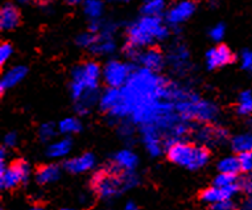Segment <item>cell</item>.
Returning <instances> with one entry per match:
<instances>
[{
  "label": "cell",
  "mask_w": 252,
  "mask_h": 210,
  "mask_svg": "<svg viewBox=\"0 0 252 210\" xmlns=\"http://www.w3.org/2000/svg\"><path fill=\"white\" fill-rule=\"evenodd\" d=\"M173 102L176 111L182 120H197L210 123L218 118L219 110L214 103L199 98L194 93L174 86Z\"/></svg>",
  "instance_id": "6da1fadb"
},
{
  "label": "cell",
  "mask_w": 252,
  "mask_h": 210,
  "mask_svg": "<svg viewBox=\"0 0 252 210\" xmlns=\"http://www.w3.org/2000/svg\"><path fill=\"white\" fill-rule=\"evenodd\" d=\"M139 184V177L135 172H120L118 169L108 168L100 171L93 177L91 185L102 198H112L123 192L132 189Z\"/></svg>",
  "instance_id": "7a4b0ae2"
},
{
  "label": "cell",
  "mask_w": 252,
  "mask_h": 210,
  "mask_svg": "<svg viewBox=\"0 0 252 210\" xmlns=\"http://www.w3.org/2000/svg\"><path fill=\"white\" fill-rule=\"evenodd\" d=\"M102 69L94 61H87L71 70L70 94L75 102L89 94L98 93Z\"/></svg>",
  "instance_id": "3957f363"
},
{
  "label": "cell",
  "mask_w": 252,
  "mask_h": 210,
  "mask_svg": "<svg viewBox=\"0 0 252 210\" xmlns=\"http://www.w3.org/2000/svg\"><path fill=\"white\" fill-rule=\"evenodd\" d=\"M168 28L158 16H144L128 29L129 44L136 48L151 45L153 41H162L168 37Z\"/></svg>",
  "instance_id": "277c9868"
},
{
  "label": "cell",
  "mask_w": 252,
  "mask_h": 210,
  "mask_svg": "<svg viewBox=\"0 0 252 210\" xmlns=\"http://www.w3.org/2000/svg\"><path fill=\"white\" fill-rule=\"evenodd\" d=\"M168 157L172 163L182 168L195 171L205 167L210 159L209 151L203 145L178 141L168 148Z\"/></svg>",
  "instance_id": "5b68a950"
},
{
  "label": "cell",
  "mask_w": 252,
  "mask_h": 210,
  "mask_svg": "<svg viewBox=\"0 0 252 210\" xmlns=\"http://www.w3.org/2000/svg\"><path fill=\"white\" fill-rule=\"evenodd\" d=\"M132 68L128 64H124L118 60H112L106 64L103 69V78L110 87L122 89L128 82L129 77L132 74Z\"/></svg>",
  "instance_id": "8992f818"
},
{
  "label": "cell",
  "mask_w": 252,
  "mask_h": 210,
  "mask_svg": "<svg viewBox=\"0 0 252 210\" xmlns=\"http://www.w3.org/2000/svg\"><path fill=\"white\" fill-rule=\"evenodd\" d=\"M31 168L25 161H15L7 167L4 173L0 175V186L1 189H13L24 184L29 177Z\"/></svg>",
  "instance_id": "52a82bcc"
},
{
  "label": "cell",
  "mask_w": 252,
  "mask_h": 210,
  "mask_svg": "<svg viewBox=\"0 0 252 210\" xmlns=\"http://www.w3.org/2000/svg\"><path fill=\"white\" fill-rule=\"evenodd\" d=\"M140 132L147 152L153 157L160 156L162 151H164V147H165V143H164L165 139H164L162 132L156 126H152V124L141 126Z\"/></svg>",
  "instance_id": "ba28073f"
},
{
  "label": "cell",
  "mask_w": 252,
  "mask_h": 210,
  "mask_svg": "<svg viewBox=\"0 0 252 210\" xmlns=\"http://www.w3.org/2000/svg\"><path fill=\"white\" fill-rule=\"evenodd\" d=\"M195 139L201 145H222L228 139V131L217 126H202L194 132Z\"/></svg>",
  "instance_id": "9c48e42d"
},
{
  "label": "cell",
  "mask_w": 252,
  "mask_h": 210,
  "mask_svg": "<svg viewBox=\"0 0 252 210\" xmlns=\"http://www.w3.org/2000/svg\"><path fill=\"white\" fill-rule=\"evenodd\" d=\"M240 189V184H232V185L223 186V188H218V186H211L207 188L201 193V200L206 204L214 205L220 201H226V200H232L235 197Z\"/></svg>",
  "instance_id": "30bf717a"
},
{
  "label": "cell",
  "mask_w": 252,
  "mask_h": 210,
  "mask_svg": "<svg viewBox=\"0 0 252 210\" xmlns=\"http://www.w3.org/2000/svg\"><path fill=\"white\" fill-rule=\"evenodd\" d=\"M234 61V53L226 45L211 48L206 53V65L209 69H218Z\"/></svg>",
  "instance_id": "8fae6325"
},
{
  "label": "cell",
  "mask_w": 252,
  "mask_h": 210,
  "mask_svg": "<svg viewBox=\"0 0 252 210\" xmlns=\"http://www.w3.org/2000/svg\"><path fill=\"white\" fill-rule=\"evenodd\" d=\"M194 12V1H191V0H184V1H180L178 4H176L173 8L170 9L169 12H168L166 19H168V23H170V24L177 25L186 21L188 19H190Z\"/></svg>",
  "instance_id": "7c38bea8"
},
{
  "label": "cell",
  "mask_w": 252,
  "mask_h": 210,
  "mask_svg": "<svg viewBox=\"0 0 252 210\" xmlns=\"http://www.w3.org/2000/svg\"><path fill=\"white\" fill-rule=\"evenodd\" d=\"M137 163V155L131 149H122L112 157V168L118 169L120 172H135Z\"/></svg>",
  "instance_id": "4fadbf2b"
},
{
  "label": "cell",
  "mask_w": 252,
  "mask_h": 210,
  "mask_svg": "<svg viewBox=\"0 0 252 210\" xmlns=\"http://www.w3.org/2000/svg\"><path fill=\"white\" fill-rule=\"evenodd\" d=\"M95 165V156L93 153H82L79 156L65 161V169L70 173L89 172Z\"/></svg>",
  "instance_id": "5bb4252c"
},
{
  "label": "cell",
  "mask_w": 252,
  "mask_h": 210,
  "mask_svg": "<svg viewBox=\"0 0 252 210\" xmlns=\"http://www.w3.org/2000/svg\"><path fill=\"white\" fill-rule=\"evenodd\" d=\"M139 61H140L141 65L144 66V69L153 71V73L160 71L165 65V58H164L162 53L158 49H155V48L147 49L145 52L140 53Z\"/></svg>",
  "instance_id": "9a60e30c"
},
{
  "label": "cell",
  "mask_w": 252,
  "mask_h": 210,
  "mask_svg": "<svg viewBox=\"0 0 252 210\" xmlns=\"http://www.w3.org/2000/svg\"><path fill=\"white\" fill-rule=\"evenodd\" d=\"M20 24V12L16 5L12 3H7L3 5L0 11V28L4 31H11L15 29Z\"/></svg>",
  "instance_id": "2e32d148"
},
{
  "label": "cell",
  "mask_w": 252,
  "mask_h": 210,
  "mask_svg": "<svg viewBox=\"0 0 252 210\" xmlns=\"http://www.w3.org/2000/svg\"><path fill=\"white\" fill-rule=\"evenodd\" d=\"M27 71H28L27 68L23 65H16L7 70L1 81H0V91L4 93L5 90H8L11 87H15L16 85H19L25 78Z\"/></svg>",
  "instance_id": "e0dca14e"
},
{
  "label": "cell",
  "mask_w": 252,
  "mask_h": 210,
  "mask_svg": "<svg viewBox=\"0 0 252 210\" xmlns=\"http://www.w3.org/2000/svg\"><path fill=\"white\" fill-rule=\"evenodd\" d=\"M90 50L94 54H110L115 50V42L112 40V29L106 28L98 35V40Z\"/></svg>",
  "instance_id": "ac0fdd59"
},
{
  "label": "cell",
  "mask_w": 252,
  "mask_h": 210,
  "mask_svg": "<svg viewBox=\"0 0 252 210\" xmlns=\"http://www.w3.org/2000/svg\"><path fill=\"white\" fill-rule=\"evenodd\" d=\"M168 61L174 70L182 71L184 69H186L188 62H189V52L181 44L172 46L169 54H168Z\"/></svg>",
  "instance_id": "d6986e66"
},
{
  "label": "cell",
  "mask_w": 252,
  "mask_h": 210,
  "mask_svg": "<svg viewBox=\"0 0 252 210\" xmlns=\"http://www.w3.org/2000/svg\"><path fill=\"white\" fill-rule=\"evenodd\" d=\"M71 148H73V141L70 138H62L48 145L46 156L50 159H62L71 152Z\"/></svg>",
  "instance_id": "ffe728a7"
},
{
  "label": "cell",
  "mask_w": 252,
  "mask_h": 210,
  "mask_svg": "<svg viewBox=\"0 0 252 210\" xmlns=\"http://www.w3.org/2000/svg\"><path fill=\"white\" fill-rule=\"evenodd\" d=\"M61 176V168L57 164H46L42 165L37 169L36 172V181L40 185H46V184H52L56 182Z\"/></svg>",
  "instance_id": "44dd1931"
},
{
  "label": "cell",
  "mask_w": 252,
  "mask_h": 210,
  "mask_svg": "<svg viewBox=\"0 0 252 210\" xmlns=\"http://www.w3.org/2000/svg\"><path fill=\"white\" fill-rule=\"evenodd\" d=\"M120 99V89L108 87L107 90L103 91V94L99 98L100 108L106 112H111L114 110Z\"/></svg>",
  "instance_id": "7402d4cb"
},
{
  "label": "cell",
  "mask_w": 252,
  "mask_h": 210,
  "mask_svg": "<svg viewBox=\"0 0 252 210\" xmlns=\"http://www.w3.org/2000/svg\"><path fill=\"white\" fill-rule=\"evenodd\" d=\"M232 149L238 153L252 152V132H243L232 138Z\"/></svg>",
  "instance_id": "603a6c76"
},
{
  "label": "cell",
  "mask_w": 252,
  "mask_h": 210,
  "mask_svg": "<svg viewBox=\"0 0 252 210\" xmlns=\"http://www.w3.org/2000/svg\"><path fill=\"white\" fill-rule=\"evenodd\" d=\"M57 130L58 132H61V134L66 136L74 135V134H78L82 130V122L75 116H69V118H65L58 123Z\"/></svg>",
  "instance_id": "cb8c5ba5"
},
{
  "label": "cell",
  "mask_w": 252,
  "mask_h": 210,
  "mask_svg": "<svg viewBox=\"0 0 252 210\" xmlns=\"http://www.w3.org/2000/svg\"><path fill=\"white\" fill-rule=\"evenodd\" d=\"M219 173H227V175H235L240 172V165L238 156H226L220 159L217 164Z\"/></svg>",
  "instance_id": "d4e9b609"
},
{
  "label": "cell",
  "mask_w": 252,
  "mask_h": 210,
  "mask_svg": "<svg viewBox=\"0 0 252 210\" xmlns=\"http://www.w3.org/2000/svg\"><path fill=\"white\" fill-rule=\"evenodd\" d=\"M236 111L240 115H250L252 114V91L244 90L238 97V106Z\"/></svg>",
  "instance_id": "484cf974"
},
{
  "label": "cell",
  "mask_w": 252,
  "mask_h": 210,
  "mask_svg": "<svg viewBox=\"0 0 252 210\" xmlns=\"http://www.w3.org/2000/svg\"><path fill=\"white\" fill-rule=\"evenodd\" d=\"M83 11L91 20H98L103 13V3L100 0H86L83 5Z\"/></svg>",
  "instance_id": "4316f807"
},
{
  "label": "cell",
  "mask_w": 252,
  "mask_h": 210,
  "mask_svg": "<svg viewBox=\"0 0 252 210\" xmlns=\"http://www.w3.org/2000/svg\"><path fill=\"white\" fill-rule=\"evenodd\" d=\"M165 8V0H147L143 5L145 16H158Z\"/></svg>",
  "instance_id": "83f0119b"
},
{
  "label": "cell",
  "mask_w": 252,
  "mask_h": 210,
  "mask_svg": "<svg viewBox=\"0 0 252 210\" xmlns=\"http://www.w3.org/2000/svg\"><path fill=\"white\" fill-rule=\"evenodd\" d=\"M57 131L58 130L56 128V126H54L53 123L41 124L40 128H38V136H40V140L48 143V141H50V140L53 139L54 136H56Z\"/></svg>",
  "instance_id": "f1b7e54d"
},
{
  "label": "cell",
  "mask_w": 252,
  "mask_h": 210,
  "mask_svg": "<svg viewBox=\"0 0 252 210\" xmlns=\"http://www.w3.org/2000/svg\"><path fill=\"white\" fill-rule=\"evenodd\" d=\"M96 40H98V35H95V33H82V35H79L78 38H77V44H78L79 46H82V48H89V49H90L91 46L95 44Z\"/></svg>",
  "instance_id": "f546056e"
},
{
  "label": "cell",
  "mask_w": 252,
  "mask_h": 210,
  "mask_svg": "<svg viewBox=\"0 0 252 210\" xmlns=\"http://www.w3.org/2000/svg\"><path fill=\"white\" fill-rule=\"evenodd\" d=\"M236 184V176L235 175H227V173H219L218 176L214 180V186L218 188H223V186L232 185Z\"/></svg>",
  "instance_id": "4dcf8cb0"
},
{
  "label": "cell",
  "mask_w": 252,
  "mask_h": 210,
  "mask_svg": "<svg viewBox=\"0 0 252 210\" xmlns=\"http://www.w3.org/2000/svg\"><path fill=\"white\" fill-rule=\"evenodd\" d=\"M240 171L246 173L252 172V152H243L238 155Z\"/></svg>",
  "instance_id": "1f68e13d"
},
{
  "label": "cell",
  "mask_w": 252,
  "mask_h": 210,
  "mask_svg": "<svg viewBox=\"0 0 252 210\" xmlns=\"http://www.w3.org/2000/svg\"><path fill=\"white\" fill-rule=\"evenodd\" d=\"M240 66L242 69L252 73V50L244 49L240 54Z\"/></svg>",
  "instance_id": "d6a6232c"
},
{
  "label": "cell",
  "mask_w": 252,
  "mask_h": 210,
  "mask_svg": "<svg viewBox=\"0 0 252 210\" xmlns=\"http://www.w3.org/2000/svg\"><path fill=\"white\" fill-rule=\"evenodd\" d=\"M224 33H226V27H224V24L219 23V24L214 25V27L210 29L211 40H214V41L219 42L220 40H223Z\"/></svg>",
  "instance_id": "836d02e7"
},
{
  "label": "cell",
  "mask_w": 252,
  "mask_h": 210,
  "mask_svg": "<svg viewBox=\"0 0 252 210\" xmlns=\"http://www.w3.org/2000/svg\"><path fill=\"white\" fill-rule=\"evenodd\" d=\"M13 53V48L11 44L8 42H3L1 45H0V64L1 65H4L5 62L8 61L11 56Z\"/></svg>",
  "instance_id": "e575fe53"
},
{
  "label": "cell",
  "mask_w": 252,
  "mask_h": 210,
  "mask_svg": "<svg viewBox=\"0 0 252 210\" xmlns=\"http://www.w3.org/2000/svg\"><path fill=\"white\" fill-rule=\"evenodd\" d=\"M211 210H235V204L232 200H226L211 205Z\"/></svg>",
  "instance_id": "d590c367"
},
{
  "label": "cell",
  "mask_w": 252,
  "mask_h": 210,
  "mask_svg": "<svg viewBox=\"0 0 252 210\" xmlns=\"http://www.w3.org/2000/svg\"><path fill=\"white\" fill-rule=\"evenodd\" d=\"M240 188H242L248 196H252V172L247 173V176L240 181Z\"/></svg>",
  "instance_id": "8d00e7d4"
},
{
  "label": "cell",
  "mask_w": 252,
  "mask_h": 210,
  "mask_svg": "<svg viewBox=\"0 0 252 210\" xmlns=\"http://www.w3.org/2000/svg\"><path fill=\"white\" fill-rule=\"evenodd\" d=\"M17 140H19V138H17L16 132H8L4 136V147L5 148H13V147H16Z\"/></svg>",
  "instance_id": "74e56055"
},
{
  "label": "cell",
  "mask_w": 252,
  "mask_h": 210,
  "mask_svg": "<svg viewBox=\"0 0 252 210\" xmlns=\"http://www.w3.org/2000/svg\"><path fill=\"white\" fill-rule=\"evenodd\" d=\"M119 134L124 139H129L133 135V127L129 123H122L119 127Z\"/></svg>",
  "instance_id": "f35d334b"
},
{
  "label": "cell",
  "mask_w": 252,
  "mask_h": 210,
  "mask_svg": "<svg viewBox=\"0 0 252 210\" xmlns=\"http://www.w3.org/2000/svg\"><path fill=\"white\" fill-rule=\"evenodd\" d=\"M240 210H252V196H248L247 200L240 206Z\"/></svg>",
  "instance_id": "ab89813d"
},
{
  "label": "cell",
  "mask_w": 252,
  "mask_h": 210,
  "mask_svg": "<svg viewBox=\"0 0 252 210\" xmlns=\"http://www.w3.org/2000/svg\"><path fill=\"white\" fill-rule=\"evenodd\" d=\"M123 210H139V208H137V205L133 201H128L124 205Z\"/></svg>",
  "instance_id": "60d3db41"
},
{
  "label": "cell",
  "mask_w": 252,
  "mask_h": 210,
  "mask_svg": "<svg viewBox=\"0 0 252 210\" xmlns=\"http://www.w3.org/2000/svg\"><path fill=\"white\" fill-rule=\"evenodd\" d=\"M7 159V148L3 147V148H0V161H5Z\"/></svg>",
  "instance_id": "b9f144b4"
},
{
  "label": "cell",
  "mask_w": 252,
  "mask_h": 210,
  "mask_svg": "<svg viewBox=\"0 0 252 210\" xmlns=\"http://www.w3.org/2000/svg\"><path fill=\"white\" fill-rule=\"evenodd\" d=\"M65 1H66L67 4L77 5V4H81V3H82L83 0H65Z\"/></svg>",
  "instance_id": "7bdbcfd3"
},
{
  "label": "cell",
  "mask_w": 252,
  "mask_h": 210,
  "mask_svg": "<svg viewBox=\"0 0 252 210\" xmlns=\"http://www.w3.org/2000/svg\"><path fill=\"white\" fill-rule=\"evenodd\" d=\"M17 1H19V3H21V4H28L31 0H17Z\"/></svg>",
  "instance_id": "ee69618b"
},
{
  "label": "cell",
  "mask_w": 252,
  "mask_h": 210,
  "mask_svg": "<svg viewBox=\"0 0 252 210\" xmlns=\"http://www.w3.org/2000/svg\"><path fill=\"white\" fill-rule=\"evenodd\" d=\"M29 210H44L42 208H40V206H33V208H31Z\"/></svg>",
  "instance_id": "f6af8a7d"
},
{
  "label": "cell",
  "mask_w": 252,
  "mask_h": 210,
  "mask_svg": "<svg viewBox=\"0 0 252 210\" xmlns=\"http://www.w3.org/2000/svg\"><path fill=\"white\" fill-rule=\"evenodd\" d=\"M38 3H41V4H46V3H49V0H38Z\"/></svg>",
  "instance_id": "bcb514c9"
},
{
  "label": "cell",
  "mask_w": 252,
  "mask_h": 210,
  "mask_svg": "<svg viewBox=\"0 0 252 210\" xmlns=\"http://www.w3.org/2000/svg\"><path fill=\"white\" fill-rule=\"evenodd\" d=\"M62 210H79V209H74V208H65V209Z\"/></svg>",
  "instance_id": "7dc6e473"
},
{
  "label": "cell",
  "mask_w": 252,
  "mask_h": 210,
  "mask_svg": "<svg viewBox=\"0 0 252 210\" xmlns=\"http://www.w3.org/2000/svg\"><path fill=\"white\" fill-rule=\"evenodd\" d=\"M251 122H252V119H251Z\"/></svg>",
  "instance_id": "c3c4849f"
}]
</instances>
